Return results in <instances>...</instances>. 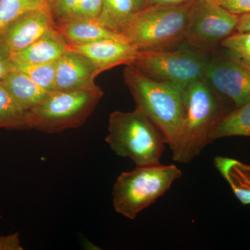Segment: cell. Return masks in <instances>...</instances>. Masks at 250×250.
I'll return each mask as SVG.
<instances>
[{"mask_svg":"<svg viewBox=\"0 0 250 250\" xmlns=\"http://www.w3.org/2000/svg\"><path fill=\"white\" fill-rule=\"evenodd\" d=\"M183 95V125L178 140L170 149L174 161L188 164L213 141L215 126L229 111L223 99L205 79L188 84Z\"/></svg>","mask_w":250,"mask_h":250,"instance_id":"1","label":"cell"},{"mask_svg":"<svg viewBox=\"0 0 250 250\" xmlns=\"http://www.w3.org/2000/svg\"><path fill=\"white\" fill-rule=\"evenodd\" d=\"M123 77L136 108L157 126L171 149L178 140L183 125L184 89L153 80L132 65H126Z\"/></svg>","mask_w":250,"mask_h":250,"instance_id":"2","label":"cell"},{"mask_svg":"<svg viewBox=\"0 0 250 250\" xmlns=\"http://www.w3.org/2000/svg\"><path fill=\"white\" fill-rule=\"evenodd\" d=\"M195 1L143 8L135 14L123 35L139 51L176 45L185 40Z\"/></svg>","mask_w":250,"mask_h":250,"instance_id":"3","label":"cell"},{"mask_svg":"<svg viewBox=\"0 0 250 250\" xmlns=\"http://www.w3.org/2000/svg\"><path fill=\"white\" fill-rule=\"evenodd\" d=\"M106 142L117 155L136 166L160 164L166 141L161 131L141 109L113 111L108 119Z\"/></svg>","mask_w":250,"mask_h":250,"instance_id":"4","label":"cell"},{"mask_svg":"<svg viewBox=\"0 0 250 250\" xmlns=\"http://www.w3.org/2000/svg\"><path fill=\"white\" fill-rule=\"evenodd\" d=\"M182 176L172 165L136 166L120 174L113 188V205L117 213L134 220L142 210L165 195L171 186Z\"/></svg>","mask_w":250,"mask_h":250,"instance_id":"5","label":"cell"},{"mask_svg":"<svg viewBox=\"0 0 250 250\" xmlns=\"http://www.w3.org/2000/svg\"><path fill=\"white\" fill-rule=\"evenodd\" d=\"M103 95L96 83L80 89L52 92L29 111L30 129L56 134L80 127L93 113Z\"/></svg>","mask_w":250,"mask_h":250,"instance_id":"6","label":"cell"},{"mask_svg":"<svg viewBox=\"0 0 250 250\" xmlns=\"http://www.w3.org/2000/svg\"><path fill=\"white\" fill-rule=\"evenodd\" d=\"M209 56L196 49L139 51L131 65L153 80L184 89L189 83L205 79Z\"/></svg>","mask_w":250,"mask_h":250,"instance_id":"7","label":"cell"},{"mask_svg":"<svg viewBox=\"0 0 250 250\" xmlns=\"http://www.w3.org/2000/svg\"><path fill=\"white\" fill-rule=\"evenodd\" d=\"M239 16L220 4L195 0L185 41L206 54L215 52L222 41L236 32Z\"/></svg>","mask_w":250,"mask_h":250,"instance_id":"8","label":"cell"},{"mask_svg":"<svg viewBox=\"0 0 250 250\" xmlns=\"http://www.w3.org/2000/svg\"><path fill=\"white\" fill-rule=\"evenodd\" d=\"M205 79L223 99L235 108L250 101V67L225 53L209 56Z\"/></svg>","mask_w":250,"mask_h":250,"instance_id":"9","label":"cell"},{"mask_svg":"<svg viewBox=\"0 0 250 250\" xmlns=\"http://www.w3.org/2000/svg\"><path fill=\"white\" fill-rule=\"evenodd\" d=\"M54 26L49 8L23 15L0 34V51L10 57L35 42Z\"/></svg>","mask_w":250,"mask_h":250,"instance_id":"10","label":"cell"},{"mask_svg":"<svg viewBox=\"0 0 250 250\" xmlns=\"http://www.w3.org/2000/svg\"><path fill=\"white\" fill-rule=\"evenodd\" d=\"M68 49L89 59L99 73L121 65H131L139 50L126 39H103L82 44H68Z\"/></svg>","mask_w":250,"mask_h":250,"instance_id":"11","label":"cell"},{"mask_svg":"<svg viewBox=\"0 0 250 250\" xmlns=\"http://www.w3.org/2000/svg\"><path fill=\"white\" fill-rule=\"evenodd\" d=\"M100 75L95 65L83 54L68 50L56 62L57 91L80 89L94 84Z\"/></svg>","mask_w":250,"mask_h":250,"instance_id":"12","label":"cell"},{"mask_svg":"<svg viewBox=\"0 0 250 250\" xmlns=\"http://www.w3.org/2000/svg\"><path fill=\"white\" fill-rule=\"evenodd\" d=\"M68 49L67 41L54 26L35 42L9 57L13 63H46L57 62Z\"/></svg>","mask_w":250,"mask_h":250,"instance_id":"13","label":"cell"},{"mask_svg":"<svg viewBox=\"0 0 250 250\" xmlns=\"http://www.w3.org/2000/svg\"><path fill=\"white\" fill-rule=\"evenodd\" d=\"M54 28L68 44H82L103 39H125L104 27L98 19L70 20L54 23Z\"/></svg>","mask_w":250,"mask_h":250,"instance_id":"14","label":"cell"},{"mask_svg":"<svg viewBox=\"0 0 250 250\" xmlns=\"http://www.w3.org/2000/svg\"><path fill=\"white\" fill-rule=\"evenodd\" d=\"M2 81L16 103L26 111L40 104L52 93L41 88L22 72L16 70L10 72Z\"/></svg>","mask_w":250,"mask_h":250,"instance_id":"15","label":"cell"},{"mask_svg":"<svg viewBox=\"0 0 250 250\" xmlns=\"http://www.w3.org/2000/svg\"><path fill=\"white\" fill-rule=\"evenodd\" d=\"M213 162L242 205H250V165L232 158L220 156H216Z\"/></svg>","mask_w":250,"mask_h":250,"instance_id":"16","label":"cell"},{"mask_svg":"<svg viewBox=\"0 0 250 250\" xmlns=\"http://www.w3.org/2000/svg\"><path fill=\"white\" fill-rule=\"evenodd\" d=\"M137 11L133 0H103L98 20L110 30L123 35Z\"/></svg>","mask_w":250,"mask_h":250,"instance_id":"17","label":"cell"},{"mask_svg":"<svg viewBox=\"0 0 250 250\" xmlns=\"http://www.w3.org/2000/svg\"><path fill=\"white\" fill-rule=\"evenodd\" d=\"M229 136L250 137V101L227 113L215 126L212 139Z\"/></svg>","mask_w":250,"mask_h":250,"instance_id":"18","label":"cell"},{"mask_svg":"<svg viewBox=\"0 0 250 250\" xmlns=\"http://www.w3.org/2000/svg\"><path fill=\"white\" fill-rule=\"evenodd\" d=\"M0 128L30 129L29 111L19 106L0 81Z\"/></svg>","mask_w":250,"mask_h":250,"instance_id":"19","label":"cell"},{"mask_svg":"<svg viewBox=\"0 0 250 250\" xmlns=\"http://www.w3.org/2000/svg\"><path fill=\"white\" fill-rule=\"evenodd\" d=\"M49 7V0H0V34L23 15Z\"/></svg>","mask_w":250,"mask_h":250,"instance_id":"20","label":"cell"},{"mask_svg":"<svg viewBox=\"0 0 250 250\" xmlns=\"http://www.w3.org/2000/svg\"><path fill=\"white\" fill-rule=\"evenodd\" d=\"M56 62L46 63H13V70L22 72L34 83L49 92L57 91Z\"/></svg>","mask_w":250,"mask_h":250,"instance_id":"21","label":"cell"},{"mask_svg":"<svg viewBox=\"0 0 250 250\" xmlns=\"http://www.w3.org/2000/svg\"><path fill=\"white\" fill-rule=\"evenodd\" d=\"M220 46L229 56L250 67V32H234Z\"/></svg>","mask_w":250,"mask_h":250,"instance_id":"22","label":"cell"},{"mask_svg":"<svg viewBox=\"0 0 250 250\" xmlns=\"http://www.w3.org/2000/svg\"><path fill=\"white\" fill-rule=\"evenodd\" d=\"M103 2V0H80L71 13L60 22L70 20L98 19Z\"/></svg>","mask_w":250,"mask_h":250,"instance_id":"23","label":"cell"},{"mask_svg":"<svg viewBox=\"0 0 250 250\" xmlns=\"http://www.w3.org/2000/svg\"><path fill=\"white\" fill-rule=\"evenodd\" d=\"M80 0H49V7L54 23L60 22L71 13Z\"/></svg>","mask_w":250,"mask_h":250,"instance_id":"24","label":"cell"},{"mask_svg":"<svg viewBox=\"0 0 250 250\" xmlns=\"http://www.w3.org/2000/svg\"><path fill=\"white\" fill-rule=\"evenodd\" d=\"M219 4L233 14H250V0H218Z\"/></svg>","mask_w":250,"mask_h":250,"instance_id":"25","label":"cell"},{"mask_svg":"<svg viewBox=\"0 0 250 250\" xmlns=\"http://www.w3.org/2000/svg\"><path fill=\"white\" fill-rule=\"evenodd\" d=\"M18 233L0 236V250H22Z\"/></svg>","mask_w":250,"mask_h":250,"instance_id":"26","label":"cell"},{"mask_svg":"<svg viewBox=\"0 0 250 250\" xmlns=\"http://www.w3.org/2000/svg\"><path fill=\"white\" fill-rule=\"evenodd\" d=\"M13 71V63L8 54L0 51V81Z\"/></svg>","mask_w":250,"mask_h":250,"instance_id":"27","label":"cell"},{"mask_svg":"<svg viewBox=\"0 0 250 250\" xmlns=\"http://www.w3.org/2000/svg\"><path fill=\"white\" fill-rule=\"evenodd\" d=\"M192 0H146L144 7L153 6H172L179 5L191 1Z\"/></svg>","mask_w":250,"mask_h":250,"instance_id":"28","label":"cell"},{"mask_svg":"<svg viewBox=\"0 0 250 250\" xmlns=\"http://www.w3.org/2000/svg\"><path fill=\"white\" fill-rule=\"evenodd\" d=\"M236 32H250V14L239 16Z\"/></svg>","mask_w":250,"mask_h":250,"instance_id":"29","label":"cell"},{"mask_svg":"<svg viewBox=\"0 0 250 250\" xmlns=\"http://www.w3.org/2000/svg\"><path fill=\"white\" fill-rule=\"evenodd\" d=\"M136 6V9L139 11V10L142 9L146 4V0H133Z\"/></svg>","mask_w":250,"mask_h":250,"instance_id":"30","label":"cell"},{"mask_svg":"<svg viewBox=\"0 0 250 250\" xmlns=\"http://www.w3.org/2000/svg\"><path fill=\"white\" fill-rule=\"evenodd\" d=\"M206 2L211 3V4H219L218 0H202Z\"/></svg>","mask_w":250,"mask_h":250,"instance_id":"31","label":"cell"}]
</instances>
